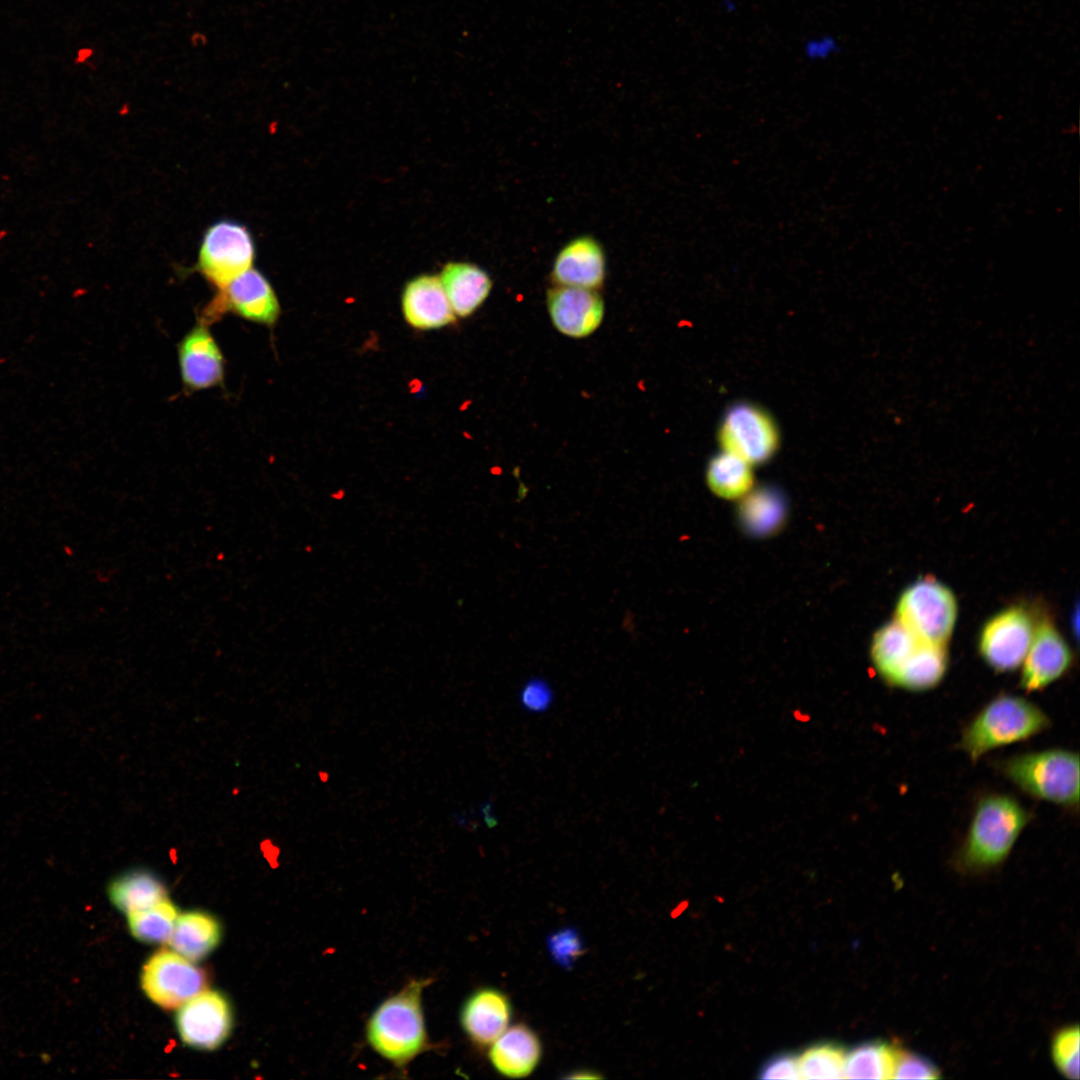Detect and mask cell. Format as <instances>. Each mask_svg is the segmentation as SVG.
Returning a JSON list of instances; mask_svg holds the SVG:
<instances>
[{
    "label": "cell",
    "instance_id": "6da1fadb",
    "mask_svg": "<svg viewBox=\"0 0 1080 1080\" xmlns=\"http://www.w3.org/2000/svg\"><path fill=\"white\" fill-rule=\"evenodd\" d=\"M1031 819L1013 796L985 794L976 802L955 865L966 873H982L1002 864Z\"/></svg>",
    "mask_w": 1080,
    "mask_h": 1080
},
{
    "label": "cell",
    "instance_id": "7a4b0ae2",
    "mask_svg": "<svg viewBox=\"0 0 1080 1080\" xmlns=\"http://www.w3.org/2000/svg\"><path fill=\"white\" fill-rule=\"evenodd\" d=\"M431 979L410 980L383 1000L366 1023V1040L382 1058L397 1068L407 1066L430 1047L422 994Z\"/></svg>",
    "mask_w": 1080,
    "mask_h": 1080
},
{
    "label": "cell",
    "instance_id": "3957f363",
    "mask_svg": "<svg viewBox=\"0 0 1080 1080\" xmlns=\"http://www.w3.org/2000/svg\"><path fill=\"white\" fill-rule=\"evenodd\" d=\"M1050 726V718L1026 698L999 694L964 727L959 747L972 762L989 751L1032 738Z\"/></svg>",
    "mask_w": 1080,
    "mask_h": 1080
},
{
    "label": "cell",
    "instance_id": "277c9868",
    "mask_svg": "<svg viewBox=\"0 0 1080 1080\" xmlns=\"http://www.w3.org/2000/svg\"><path fill=\"white\" fill-rule=\"evenodd\" d=\"M1000 773L1025 794L1055 805H1079V755L1052 748L1026 752L1001 760Z\"/></svg>",
    "mask_w": 1080,
    "mask_h": 1080
},
{
    "label": "cell",
    "instance_id": "5b68a950",
    "mask_svg": "<svg viewBox=\"0 0 1080 1080\" xmlns=\"http://www.w3.org/2000/svg\"><path fill=\"white\" fill-rule=\"evenodd\" d=\"M896 616L920 640L945 646L956 622L957 603L947 586L926 577L903 591Z\"/></svg>",
    "mask_w": 1080,
    "mask_h": 1080
},
{
    "label": "cell",
    "instance_id": "8992f818",
    "mask_svg": "<svg viewBox=\"0 0 1080 1080\" xmlns=\"http://www.w3.org/2000/svg\"><path fill=\"white\" fill-rule=\"evenodd\" d=\"M255 255V242L248 228L234 220L222 219L204 232L196 269L219 290L250 269Z\"/></svg>",
    "mask_w": 1080,
    "mask_h": 1080
},
{
    "label": "cell",
    "instance_id": "52a82bcc",
    "mask_svg": "<svg viewBox=\"0 0 1080 1080\" xmlns=\"http://www.w3.org/2000/svg\"><path fill=\"white\" fill-rule=\"evenodd\" d=\"M280 303L267 277L251 267L226 286L201 310L198 322L215 323L230 313L246 321L271 327L280 316Z\"/></svg>",
    "mask_w": 1080,
    "mask_h": 1080
},
{
    "label": "cell",
    "instance_id": "ba28073f",
    "mask_svg": "<svg viewBox=\"0 0 1080 1080\" xmlns=\"http://www.w3.org/2000/svg\"><path fill=\"white\" fill-rule=\"evenodd\" d=\"M718 441L721 450L753 466L774 456L780 434L775 420L765 409L749 402H738L724 414Z\"/></svg>",
    "mask_w": 1080,
    "mask_h": 1080
},
{
    "label": "cell",
    "instance_id": "9c48e42d",
    "mask_svg": "<svg viewBox=\"0 0 1080 1080\" xmlns=\"http://www.w3.org/2000/svg\"><path fill=\"white\" fill-rule=\"evenodd\" d=\"M141 986L158 1006L174 1009L206 989L207 974L176 951L162 949L144 964Z\"/></svg>",
    "mask_w": 1080,
    "mask_h": 1080
},
{
    "label": "cell",
    "instance_id": "30bf717a",
    "mask_svg": "<svg viewBox=\"0 0 1080 1080\" xmlns=\"http://www.w3.org/2000/svg\"><path fill=\"white\" fill-rule=\"evenodd\" d=\"M1034 631L1033 619L1024 607H1009L986 622L979 637V652L993 670L1013 671L1022 664Z\"/></svg>",
    "mask_w": 1080,
    "mask_h": 1080
},
{
    "label": "cell",
    "instance_id": "8fae6325",
    "mask_svg": "<svg viewBox=\"0 0 1080 1080\" xmlns=\"http://www.w3.org/2000/svg\"><path fill=\"white\" fill-rule=\"evenodd\" d=\"M176 1025L186 1045L197 1049H216L230 1034V1004L220 992L204 990L179 1007Z\"/></svg>",
    "mask_w": 1080,
    "mask_h": 1080
},
{
    "label": "cell",
    "instance_id": "7c38bea8",
    "mask_svg": "<svg viewBox=\"0 0 1080 1080\" xmlns=\"http://www.w3.org/2000/svg\"><path fill=\"white\" fill-rule=\"evenodd\" d=\"M182 384L190 392L221 386L225 358L209 326L198 322L177 345Z\"/></svg>",
    "mask_w": 1080,
    "mask_h": 1080
},
{
    "label": "cell",
    "instance_id": "4fadbf2b",
    "mask_svg": "<svg viewBox=\"0 0 1080 1080\" xmlns=\"http://www.w3.org/2000/svg\"><path fill=\"white\" fill-rule=\"evenodd\" d=\"M548 314L553 326L561 334L585 338L601 325L605 304L597 290L555 286L546 294Z\"/></svg>",
    "mask_w": 1080,
    "mask_h": 1080
},
{
    "label": "cell",
    "instance_id": "5bb4252c",
    "mask_svg": "<svg viewBox=\"0 0 1080 1080\" xmlns=\"http://www.w3.org/2000/svg\"><path fill=\"white\" fill-rule=\"evenodd\" d=\"M1071 663L1068 644L1056 627L1044 619L1036 626L1023 660L1020 685L1028 693L1040 691L1062 677Z\"/></svg>",
    "mask_w": 1080,
    "mask_h": 1080
},
{
    "label": "cell",
    "instance_id": "9a60e30c",
    "mask_svg": "<svg viewBox=\"0 0 1080 1080\" xmlns=\"http://www.w3.org/2000/svg\"><path fill=\"white\" fill-rule=\"evenodd\" d=\"M512 1017L509 997L494 987H482L464 1001L460 1025L468 1039L477 1047L490 1046L508 1027Z\"/></svg>",
    "mask_w": 1080,
    "mask_h": 1080
},
{
    "label": "cell",
    "instance_id": "2e32d148",
    "mask_svg": "<svg viewBox=\"0 0 1080 1080\" xmlns=\"http://www.w3.org/2000/svg\"><path fill=\"white\" fill-rule=\"evenodd\" d=\"M606 278V257L602 245L592 236L569 241L556 255L551 271L555 286L598 290Z\"/></svg>",
    "mask_w": 1080,
    "mask_h": 1080
},
{
    "label": "cell",
    "instance_id": "e0dca14e",
    "mask_svg": "<svg viewBox=\"0 0 1080 1080\" xmlns=\"http://www.w3.org/2000/svg\"><path fill=\"white\" fill-rule=\"evenodd\" d=\"M401 303L405 320L416 329H438L455 321V313L437 275L421 274L408 281Z\"/></svg>",
    "mask_w": 1080,
    "mask_h": 1080
},
{
    "label": "cell",
    "instance_id": "ac0fdd59",
    "mask_svg": "<svg viewBox=\"0 0 1080 1080\" xmlns=\"http://www.w3.org/2000/svg\"><path fill=\"white\" fill-rule=\"evenodd\" d=\"M489 1047L488 1058L491 1065L499 1074L508 1078L529 1076L542 1058L540 1038L523 1023L507 1027Z\"/></svg>",
    "mask_w": 1080,
    "mask_h": 1080
},
{
    "label": "cell",
    "instance_id": "d6986e66",
    "mask_svg": "<svg viewBox=\"0 0 1080 1080\" xmlns=\"http://www.w3.org/2000/svg\"><path fill=\"white\" fill-rule=\"evenodd\" d=\"M439 277L452 309L459 317H468L477 311L492 290L489 274L469 262H448Z\"/></svg>",
    "mask_w": 1080,
    "mask_h": 1080
},
{
    "label": "cell",
    "instance_id": "ffe728a7",
    "mask_svg": "<svg viewBox=\"0 0 1080 1080\" xmlns=\"http://www.w3.org/2000/svg\"><path fill=\"white\" fill-rule=\"evenodd\" d=\"M220 938L221 928L213 916L190 911L178 915L168 943L174 951L194 962L205 958Z\"/></svg>",
    "mask_w": 1080,
    "mask_h": 1080
},
{
    "label": "cell",
    "instance_id": "44dd1931",
    "mask_svg": "<svg viewBox=\"0 0 1080 1080\" xmlns=\"http://www.w3.org/2000/svg\"><path fill=\"white\" fill-rule=\"evenodd\" d=\"M920 641L922 640L896 619L874 634L871 644L872 663L889 685Z\"/></svg>",
    "mask_w": 1080,
    "mask_h": 1080
},
{
    "label": "cell",
    "instance_id": "7402d4cb",
    "mask_svg": "<svg viewBox=\"0 0 1080 1080\" xmlns=\"http://www.w3.org/2000/svg\"><path fill=\"white\" fill-rule=\"evenodd\" d=\"M945 646L920 641L902 665L891 686L910 691H925L937 686L947 670Z\"/></svg>",
    "mask_w": 1080,
    "mask_h": 1080
},
{
    "label": "cell",
    "instance_id": "603a6c76",
    "mask_svg": "<svg viewBox=\"0 0 1080 1080\" xmlns=\"http://www.w3.org/2000/svg\"><path fill=\"white\" fill-rule=\"evenodd\" d=\"M108 895L114 906L129 913L148 908L166 898L167 890L154 873L136 869L111 881Z\"/></svg>",
    "mask_w": 1080,
    "mask_h": 1080
},
{
    "label": "cell",
    "instance_id": "cb8c5ba5",
    "mask_svg": "<svg viewBox=\"0 0 1080 1080\" xmlns=\"http://www.w3.org/2000/svg\"><path fill=\"white\" fill-rule=\"evenodd\" d=\"M706 482L718 497L728 500L741 499L753 489L752 465L721 450L707 465Z\"/></svg>",
    "mask_w": 1080,
    "mask_h": 1080
},
{
    "label": "cell",
    "instance_id": "d4e9b609",
    "mask_svg": "<svg viewBox=\"0 0 1080 1080\" xmlns=\"http://www.w3.org/2000/svg\"><path fill=\"white\" fill-rule=\"evenodd\" d=\"M898 1048L883 1041H869L845 1056V1078L892 1079Z\"/></svg>",
    "mask_w": 1080,
    "mask_h": 1080
},
{
    "label": "cell",
    "instance_id": "484cf974",
    "mask_svg": "<svg viewBox=\"0 0 1080 1080\" xmlns=\"http://www.w3.org/2000/svg\"><path fill=\"white\" fill-rule=\"evenodd\" d=\"M741 499L740 517L744 527L751 533L769 534L783 522L784 500L775 489H752Z\"/></svg>",
    "mask_w": 1080,
    "mask_h": 1080
},
{
    "label": "cell",
    "instance_id": "4316f807",
    "mask_svg": "<svg viewBox=\"0 0 1080 1080\" xmlns=\"http://www.w3.org/2000/svg\"><path fill=\"white\" fill-rule=\"evenodd\" d=\"M128 925L132 935L145 943L168 942L178 911L166 897L156 904L141 910L127 913Z\"/></svg>",
    "mask_w": 1080,
    "mask_h": 1080
},
{
    "label": "cell",
    "instance_id": "83f0119b",
    "mask_svg": "<svg viewBox=\"0 0 1080 1080\" xmlns=\"http://www.w3.org/2000/svg\"><path fill=\"white\" fill-rule=\"evenodd\" d=\"M845 1056L842 1048L831 1043L808 1048L797 1058L801 1079L845 1078Z\"/></svg>",
    "mask_w": 1080,
    "mask_h": 1080
},
{
    "label": "cell",
    "instance_id": "f1b7e54d",
    "mask_svg": "<svg viewBox=\"0 0 1080 1080\" xmlns=\"http://www.w3.org/2000/svg\"><path fill=\"white\" fill-rule=\"evenodd\" d=\"M1079 1027L1068 1025L1052 1037L1051 1057L1057 1070L1068 1079L1079 1078Z\"/></svg>",
    "mask_w": 1080,
    "mask_h": 1080
},
{
    "label": "cell",
    "instance_id": "f546056e",
    "mask_svg": "<svg viewBox=\"0 0 1080 1080\" xmlns=\"http://www.w3.org/2000/svg\"><path fill=\"white\" fill-rule=\"evenodd\" d=\"M939 1077L940 1070L927 1057L898 1048L892 1079H936Z\"/></svg>",
    "mask_w": 1080,
    "mask_h": 1080
},
{
    "label": "cell",
    "instance_id": "4dcf8cb0",
    "mask_svg": "<svg viewBox=\"0 0 1080 1080\" xmlns=\"http://www.w3.org/2000/svg\"><path fill=\"white\" fill-rule=\"evenodd\" d=\"M550 954L560 966L570 968L584 952L581 937L574 928L558 930L548 938Z\"/></svg>",
    "mask_w": 1080,
    "mask_h": 1080
},
{
    "label": "cell",
    "instance_id": "1f68e13d",
    "mask_svg": "<svg viewBox=\"0 0 1080 1080\" xmlns=\"http://www.w3.org/2000/svg\"><path fill=\"white\" fill-rule=\"evenodd\" d=\"M553 701L552 687L539 677L527 680L519 693V703L529 713H543L550 708Z\"/></svg>",
    "mask_w": 1080,
    "mask_h": 1080
},
{
    "label": "cell",
    "instance_id": "d6a6232c",
    "mask_svg": "<svg viewBox=\"0 0 1080 1080\" xmlns=\"http://www.w3.org/2000/svg\"><path fill=\"white\" fill-rule=\"evenodd\" d=\"M839 39L831 33H821L807 37L801 45L804 59L810 63L826 62L841 52Z\"/></svg>",
    "mask_w": 1080,
    "mask_h": 1080
},
{
    "label": "cell",
    "instance_id": "836d02e7",
    "mask_svg": "<svg viewBox=\"0 0 1080 1080\" xmlns=\"http://www.w3.org/2000/svg\"><path fill=\"white\" fill-rule=\"evenodd\" d=\"M761 1079H801L797 1058L782 1054L768 1060L761 1068Z\"/></svg>",
    "mask_w": 1080,
    "mask_h": 1080
},
{
    "label": "cell",
    "instance_id": "e575fe53",
    "mask_svg": "<svg viewBox=\"0 0 1080 1080\" xmlns=\"http://www.w3.org/2000/svg\"><path fill=\"white\" fill-rule=\"evenodd\" d=\"M719 6L726 14H734L738 9L737 0H719Z\"/></svg>",
    "mask_w": 1080,
    "mask_h": 1080
}]
</instances>
